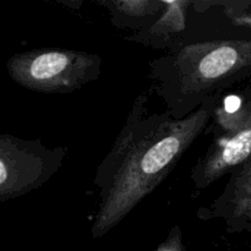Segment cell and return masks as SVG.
<instances>
[{
    "instance_id": "cell-5",
    "label": "cell",
    "mask_w": 251,
    "mask_h": 251,
    "mask_svg": "<svg viewBox=\"0 0 251 251\" xmlns=\"http://www.w3.org/2000/svg\"><path fill=\"white\" fill-rule=\"evenodd\" d=\"M212 120L217 135L190 172L195 190H205L251 157V93L234 110L218 103Z\"/></svg>"
},
{
    "instance_id": "cell-10",
    "label": "cell",
    "mask_w": 251,
    "mask_h": 251,
    "mask_svg": "<svg viewBox=\"0 0 251 251\" xmlns=\"http://www.w3.org/2000/svg\"><path fill=\"white\" fill-rule=\"evenodd\" d=\"M250 248H251V245H250Z\"/></svg>"
},
{
    "instance_id": "cell-9",
    "label": "cell",
    "mask_w": 251,
    "mask_h": 251,
    "mask_svg": "<svg viewBox=\"0 0 251 251\" xmlns=\"http://www.w3.org/2000/svg\"><path fill=\"white\" fill-rule=\"evenodd\" d=\"M153 251H188L183 240V230L180 226L174 225L169 229L166 239L158 245Z\"/></svg>"
},
{
    "instance_id": "cell-6",
    "label": "cell",
    "mask_w": 251,
    "mask_h": 251,
    "mask_svg": "<svg viewBox=\"0 0 251 251\" xmlns=\"http://www.w3.org/2000/svg\"><path fill=\"white\" fill-rule=\"evenodd\" d=\"M229 176L222 193L199 208L196 217L203 222L221 221L230 234H251V157Z\"/></svg>"
},
{
    "instance_id": "cell-2",
    "label": "cell",
    "mask_w": 251,
    "mask_h": 251,
    "mask_svg": "<svg viewBox=\"0 0 251 251\" xmlns=\"http://www.w3.org/2000/svg\"><path fill=\"white\" fill-rule=\"evenodd\" d=\"M152 88L166 112L183 119L205 100L251 76V39L183 41L150 61Z\"/></svg>"
},
{
    "instance_id": "cell-7",
    "label": "cell",
    "mask_w": 251,
    "mask_h": 251,
    "mask_svg": "<svg viewBox=\"0 0 251 251\" xmlns=\"http://www.w3.org/2000/svg\"><path fill=\"white\" fill-rule=\"evenodd\" d=\"M191 5L193 1L190 0L166 1L163 11L153 24L142 31L130 33L125 39L156 50H172L185 37L188 12Z\"/></svg>"
},
{
    "instance_id": "cell-8",
    "label": "cell",
    "mask_w": 251,
    "mask_h": 251,
    "mask_svg": "<svg viewBox=\"0 0 251 251\" xmlns=\"http://www.w3.org/2000/svg\"><path fill=\"white\" fill-rule=\"evenodd\" d=\"M105 7L110 24L118 29L131 33L142 31L153 24L164 9V0H100Z\"/></svg>"
},
{
    "instance_id": "cell-4",
    "label": "cell",
    "mask_w": 251,
    "mask_h": 251,
    "mask_svg": "<svg viewBox=\"0 0 251 251\" xmlns=\"http://www.w3.org/2000/svg\"><path fill=\"white\" fill-rule=\"evenodd\" d=\"M68 147L41 139L0 134V203L21 198L48 183L63 166Z\"/></svg>"
},
{
    "instance_id": "cell-3",
    "label": "cell",
    "mask_w": 251,
    "mask_h": 251,
    "mask_svg": "<svg viewBox=\"0 0 251 251\" xmlns=\"http://www.w3.org/2000/svg\"><path fill=\"white\" fill-rule=\"evenodd\" d=\"M6 70L14 82L46 95H66L98 80L102 58L76 49L38 48L12 55Z\"/></svg>"
},
{
    "instance_id": "cell-1",
    "label": "cell",
    "mask_w": 251,
    "mask_h": 251,
    "mask_svg": "<svg viewBox=\"0 0 251 251\" xmlns=\"http://www.w3.org/2000/svg\"><path fill=\"white\" fill-rule=\"evenodd\" d=\"M149 91L131 105L122 130L96 171L98 206L91 228L100 239L153 193L208 126L220 98L205 100L183 119L150 113Z\"/></svg>"
}]
</instances>
